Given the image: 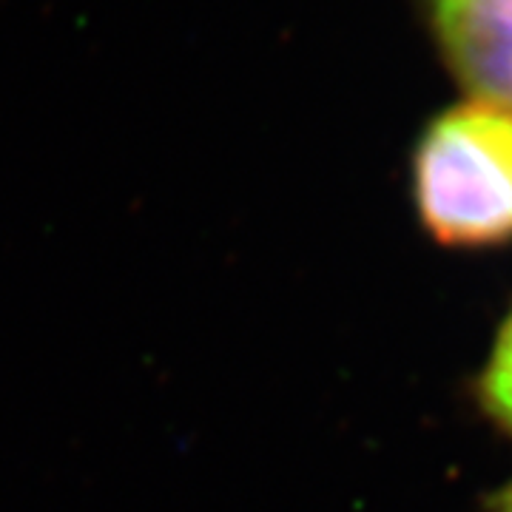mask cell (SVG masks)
<instances>
[{"instance_id":"1","label":"cell","mask_w":512,"mask_h":512,"mask_svg":"<svg viewBox=\"0 0 512 512\" xmlns=\"http://www.w3.org/2000/svg\"><path fill=\"white\" fill-rule=\"evenodd\" d=\"M410 202L444 251L512 245V111L470 97L430 117L410 151Z\"/></svg>"},{"instance_id":"2","label":"cell","mask_w":512,"mask_h":512,"mask_svg":"<svg viewBox=\"0 0 512 512\" xmlns=\"http://www.w3.org/2000/svg\"><path fill=\"white\" fill-rule=\"evenodd\" d=\"M421 9L458 83L512 111V0H421Z\"/></svg>"},{"instance_id":"3","label":"cell","mask_w":512,"mask_h":512,"mask_svg":"<svg viewBox=\"0 0 512 512\" xmlns=\"http://www.w3.org/2000/svg\"><path fill=\"white\" fill-rule=\"evenodd\" d=\"M473 402L498 433L512 439V308L495 328L490 353L473 379Z\"/></svg>"},{"instance_id":"4","label":"cell","mask_w":512,"mask_h":512,"mask_svg":"<svg viewBox=\"0 0 512 512\" xmlns=\"http://www.w3.org/2000/svg\"><path fill=\"white\" fill-rule=\"evenodd\" d=\"M487 510L512 512V478L510 481H504L501 487H495L493 493L487 495Z\"/></svg>"}]
</instances>
